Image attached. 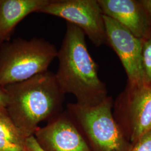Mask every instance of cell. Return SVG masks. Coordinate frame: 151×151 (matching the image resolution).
<instances>
[{"instance_id": "3", "label": "cell", "mask_w": 151, "mask_h": 151, "mask_svg": "<svg viewBox=\"0 0 151 151\" xmlns=\"http://www.w3.org/2000/svg\"><path fill=\"white\" fill-rule=\"evenodd\" d=\"M0 49V87L26 81L48 70L57 57L54 44L43 38H22L4 44Z\"/></svg>"}, {"instance_id": "4", "label": "cell", "mask_w": 151, "mask_h": 151, "mask_svg": "<svg viewBox=\"0 0 151 151\" xmlns=\"http://www.w3.org/2000/svg\"><path fill=\"white\" fill-rule=\"evenodd\" d=\"M66 110L91 151L131 150L132 146L114 117L110 97L95 105L69 103Z\"/></svg>"}, {"instance_id": "2", "label": "cell", "mask_w": 151, "mask_h": 151, "mask_svg": "<svg viewBox=\"0 0 151 151\" xmlns=\"http://www.w3.org/2000/svg\"><path fill=\"white\" fill-rule=\"evenodd\" d=\"M57 57L59 67L55 77L65 94L73 95L77 103L95 105L107 96L105 84L99 77L97 65L87 48L85 34L67 22L66 32Z\"/></svg>"}, {"instance_id": "7", "label": "cell", "mask_w": 151, "mask_h": 151, "mask_svg": "<svg viewBox=\"0 0 151 151\" xmlns=\"http://www.w3.org/2000/svg\"><path fill=\"white\" fill-rule=\"evenodd\" d=\"M34 136L44 151H91L66 110L39 127Z\"/></svg>"}, {"instance_id": "17", "label": "cell", "mask_w": 151, "mask_h": 151, "mask_svg": "<svg viewBox=\"0 0 151 151\" xmlns=\"http://www.w3.org/2000/svg\"><path fill=\"white\" fill-rule=\"evenodd\" d=\"M141 4L143 6L148 16L151 18V0H143L140 1Z\"/></svg>"}, {"instance_id": "5", "label": "cell", "mask_w": 151, "mask_h": 151, "mask_svg": "<svg viewBox=\"0 0 151 151\" xmlns=\"http://www.w3.org/2000/svg\"><path fill=\"white\" fill-rule=\"evenodd\" d=\"M39 12L75 25L97 47L107 41L104 14L97 0H50Z\"/></svg>"}, {"instance_id": "14", "label": "cell", "mask_w": 151, "mask_h": 151, "mask_svg": "<svg viewBox=\"0 0 151 151\" xmlns=\"http://www.w3.org/2000/svg\"><path fill=\"white\" fill-rule=\"evenodd\" d=\"M0 151H24V147L0 137Z\"/></svg>"}, {"instance_id": "16", "label": "cell", "mask_w": 151, "mask_h": 151, "mask_svg": "<svg viewBox=\"0 0 151 151\" xmlns=\"http://www.w3.org/2000/svg\"><path fill=\"white\" fill-rule=\"evenodd\" d=\"M7 104V95L4 88L0 87V109H6Z\"/></svg>"}, {"instance_id": "11", "label": "cell", "mask_w": 151, "mask_h": 151, "mask_svg": "<svg viewBox=\"0 0 151 151\" xmlns=\"http://www.w3.org/2000/svg\"><path fill=\"white\" fill-rule=\"evenodd\" d=\"M0 137L23 147L27 139L7 113L6 109H0Z\"/></svg>"}, {"instance_id": "10", "label": "cell", "mask_w": 151, "mask_h": 151, "mask_svg": "<svg viewBox=\"0 0 151 151\" xmlns=\"http://www.w3.org/2000/svg\"><path fill=\"white\" fill-rule=\"evenodd\" d=\"M50 0H0V47L9 40L17 25L32 12H39Z\"/></svg>"}, {"instance_id": "6", "label": "cell", "mask_w": 151, "mask_h": 151, "mask_svg": "<svg viewBox=\"0 0 151 151\" xmlns=\"http://www.w3.org/2000/svg\"><path fill=\"white\" fill-rule=\"evenodd\" d=\"M104 21L107 41L123 65L130 84L133 88L146 85L142 65L143 41L112 18L104 15Z\"/></svg>"}, {"instance_id": "9", "label": "cell", "mask_w": 151, "mask_h": 151, "mask_svg": "<svg viewBox=\"0 0 151 151\" xmlns=\"http://www.w3.org/2000/svg\"><path fill=\"white\" fill-rule=\"evenodd\" d=\"M126 122L122 132L133 146L151 130V86L133 88L126 105Z\"/></svg>"}, {"instance_id": "15", "label": "cell", "mask_w": 151, "mask_h": 151, "mask_svg": "<svg viewBox=\"0 0 151 151\" xmlns=\"http://www.w3.org/2000/svg\"><path fill=\"white\" fill-rule=\"evenodd\" d=\"M24 151H44L38 145L34 135L27 138L24 145Z\"/></svg>"}, {"instance_id": "12", "label": "cell", "mask_w": 151, "mask_h": 151, "mask_svg": "<svg viewBox=\"0 0 151 151\" xmlns=\"http://www.w3.org/2000/svg\"><path fill=\"white\" fill-rule=\"evenodd\" d=\"M142 65L145 83L151 86V38L143 43Z\"/></svg>"}, {"instance_id": "1", "label": "cell", "mask_w": 151, "mask_h": 151, "mask_svg": "<svg viewBox=\"0 0 151 151\" xmlns=\"http://www.w3.org/2000/svg\"><path fill=\"white\" fill-rule=\"evenodd\" d=\"M4 88L6 112L27 138L34 135L40 123L48 122L63 111L65 94L50 71Z\"/></svg>"}, {"instance_id": "13", "label": "cell", "mask_w": 151, "mask_h": 151, "mask_svg": "<svg viewBox=\"0 0 151 151\" xmlns=\"http://www.w3.org/2000/svg\"><path fill=\"white\" fill-rule=\"evenodd\" d=\"M130 151H151V130L143 135L132 146Z\"/></svg>"}, {"instance_id": "8", "label": "cell", "mask_w": 151, "mask_h": 151, "mask_svg": "<svg viewBox=\"0 0 151 151\" xmlns=\"http://www.w3.org/2000/svg\"><path fill=\"white\" fill-rule=\"evenodd\" d=\"M103 14L112 18L143 41L148 39L151 23L140 2L133 0H97Z\"/></svg>"}]
</instances>
